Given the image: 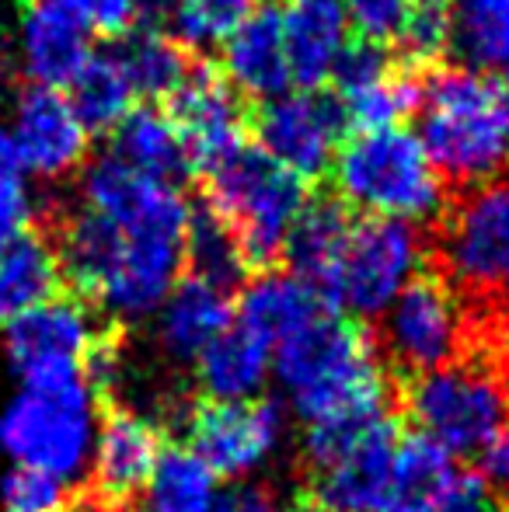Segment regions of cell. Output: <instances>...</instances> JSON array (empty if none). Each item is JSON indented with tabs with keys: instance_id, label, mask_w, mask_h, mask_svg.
Here are the masks:
<instances>
[{
	"instance_id": "cell-1",
	"label": "cell",
	"mask_w": 509,
	"mask_h": 512,
	"mask_svg": "<svg viewBox=\"0 0 509 512\" xmlns=\"http://www.w3.org/2000/svg\"><path fill=\"white\" fill-rule=\"evenodd\" d=\"M189 220L192 203L175 182L102 157L84 168L77 206L53 237L63 279L116 321L150 317L185 269Z\"/></svg>"
},
{
	"instance_id": "cell-2",
	"label": "cell",
	"mask_w": 509,
	"mask_h": 512,
	"mask_svg": "<svg viewBox=\"0 0 509 512\" xmlns=\"http://www.w3.org/2000/svg\"><path fill=\"white\" fill-rule=\"evenodd\" d=\"M272 373L304 425L391 411V373L356 317L325 307L272 349Z\"/></svg>"
},
{
	"instance_id": "cell-3",
	"label": "cell",
	"mask_w": 509,
	"mask_h": 512,
	"mask_svg": "<svg viewBox=\"0 0 509 512\" xmlns=\"http://www.w3.org/2000/svg\"><path fill=\"white\" fill-rule=\"evenodd\" d=\"M443 182L482 185L509 161V98L489 74L433 67L422 74L419 133Z\"/></svg>"
},
{
	"instance_id": "cell-4",
	"label": "cell",
	"mask_w": 509,
	"mask_h": 512,
	"mask_svg": "<svg viewBox=\"0 0 509 512\" xmlns=\"http://www.w3.org/2000/svg\"><path fill=\"white\" fill-rule=\"evenodd\" d=\"M339 203L363 216L433 223L447 213V182L433 168L422 140L405 126L353 133L332 164Z\"/></svg>"
},
{
	"instance_id": "cell-5",
	"label": "cell",
	"mask_w": 509,
	"mask_h": 512,
	"mask_svg": "<svg viewBox=\"0 0 509 512\" xmlns=\"http://www.w3.org/2000/svg\"><path fill=\"white\" fill-rule=\"evenodd\" d=\"M98 436V394L88 377L21 387L0 415V450L14 467L53 474L70 485L91 467Z\"/></svg>"
},
{
	"instance_id": "cell-6",
	"label": "cell",
	"mask_w": 509,
	"mask_h": 512,
	"mask_svg": "<svg viewBox=\"0 0 509 512\" xmlns=\"http://www.w3.org/2000/svg\"><path fill=\"white\" fill-rule=\"evenodd\" d=\"M206 178H210L206 206L234 230L248 269H272L283 258L297 216L311 203L307 182L279 168L252 143Z\"/></svg>"
},
{
	"instance_id": "cell-7",
	"label": "cell",
	"mask_w": 509,
	"mask_h": 512,
	"mask_svg": "<svg viewBox=\"0 0 509 512\" xmlns=\"http://www.w3.org/2000/svg\"><path fill=\"white\" fill-rule=\"evenodd\" d=\"M401 401L415 432L443 446L454 460L475 464L509 415V387L489 366L464 359L405 380Z\"/></svg>"
},
{
	"instance_id": "cell-8",
	"label": "cell",
	"mask_w": 509,
	"mask_h": 512,
	"mask_svg": "<svg viewBox=\"0 0 509 512\" xmlns=\"http://www.w3.org/2000/svg\"><path fill=\"white\" fill-rule=\"evenodd\" d=\"M440 265L457 297L509 304V178L471 185L447 206Z\"/></svg>"
},
{
	"instance_id": "cell-9",
	"label": "cell",
	"mask_w": 509,
	"mask_h": 512,
	"mask_svg": "<svg viewBox=\"0 0 509 512\" xmlns=\"http://www.w3.org/2000/svg\"><path fill=\"white\" fill-rule=\"evenodd\" d=\"M105 328L84 300L53 297L4 328V349L21 387L67 384L88 377L95 352L105 345Z\"/></svg>"
},
{
	"instance_id": "cell-10",
	"label": "cell",
	"mask_w": 509,
	"mask_h": 512,
	"mask_svg": "<svg viewBox=\"0 0 509 512\" xmlns=\"http://www.w3.org/2000/svg\"><path fill=\"white\" fill-rule=\"evenodd\" d=\"M464 345L457 290L436 272H419L381 314L377 349L405 380L454 363Z\"/></svg>"
},
{
	"instance_id": "cell-11",
	"label": "cell",
	"mask_w": 509,
	"mask_h": 512,
	"mask_svg": "<svg viewBox=\"0 0 509 512\" xmlns=\"http://www.w3.org/2000/svg\"><path fill=\"white\" fill-rule=\"evenodd\" d=\"M422 262H426V241L419 227L363 216L349 234L339 283H335V307L356 321L381 317L394 304V297L422 272Z\"/></svg>"
},
{
	"instance_id": "cell-12",
	"label": "cell",
	"mask_w": 509,
	"mask_h": 512,
	"mask_svg": "<svg viewBox=\"0 0 509 512\" xmlns=\"http://www.w3.org/2000/svg\"><path fill=\"white\" fill-rule=\"evenodd\" d=\"M185 446L213 467L217 478L245 481L262 471L286 436V408L272 398L210 401L199 398L182 411Z\"/></svg>"
},
{
	"instance_id": "cell-13",
	"label": "cell",
	"mask_w": 509,
	"mask_h": 512,
	"mask_svg": "<svg viewBox=\"0 0 509 512\" xmlns=\"http://www.w3.org/2000/svg\"><path fill=\"white\" fill-rule=\"evenodd\" d=\"M342 119L335 98L321 91H286L258 108L252 119L255 147L269 154L279 168L293 171L300 182L328 175L342 150Z\"/></svg>"
},
{
	"instance_id": "cell-14",
	"label": "cell",
	"mask_w": 509,
	"mask_h": 512,
	"mask_svg": "<svg viewBox=\"0 0 509 512\" xmlns=\"http://www.w3.org/2000/svg\"><path fill=\"white\" fill-rule=\"evenodd\" d=\"M14 154L28 178L60 182L84 168L91 150V129L70 105L63 88H39L25 84L14 95L11 119H7Z\"/></svg>"
},
{
	"instance_id": "cell-15",
	"label": "cell",
	"mask_w": 509,
	"mask_h": 512,
	"mask_svg": "<svg viewBox=\"0 0 509 512\" xmlns=\"http://www.w3.org/2000/svg\"><path fill=\"white\" fill-rule=\"evenodd\" d=\"M332 84L335 105L346 119V129L353 133L401 126L408 115L419 112L422 74L374 42H353Z\"/></svg>"
},
{
	"instance_id": "cell-16",
	"label": "cell",
	"mask_w": 509,
	"mask_h": 512,
	"mask_svg": "<svg viewBox=\"0 0 509 512\" xmlns=\"http://www.w3.org/2000/svg\"><path fill=\"white\" fill-rule=\"evenodd\" d=\"M168 115L182 136L185 157L192 171H217L231 161L252 136V115L245 98L217 74V70L196 67L192 77L168 98Z\"/></svg>"
},
{
	"instance_id": "cell-17",
	"label": "cell",
	"mask_w": 509,
	"mask_h": 512,
	"mask_svg": "<svg viewBox=\"0 0 509 512\" xmlns=\"http://www.w3.org/2000/svg\"><path fill=\"white\" fill-rule=\"evenodd\" d=\"M164 453V436L157 418L126 405H105L91 450V481L95 502L109 509H126L143 495L157 460Z\"/></svg>"
},
{
	"instance_id": "cell-18",
	"label": "cell",
	"mask_w": 509,
	"mask_h": 512,
	"mask_svg": "<svg viewBox=\"0 0 509 512\" xmlns=\"http://www.w3.org/2000/svg\"><path fill=\"white\" fill-rule=\"evenodd\" d=\"M11 60L28 84L67 88L91 60V35L56 0H25L14 21Z\"/></svg>"
},
{
	"instance_id": "cell-19",
	"label": "cell",
	"mask_w": 509,
	"mask_h": 512,
	"mask_svg": "<svg viewBox=\"0 0 509 512\" xmlns=\"http://www.w3.org/2000/svg\"><path fill=\"white\" fill-rule=\"evenodd\" d=\"M220 77L245 102L265 105L293 91L279 4H262L252 18H245L227 35L224 46H220Z\"/></svg>"
},
{
	"instance_id": "cell-20",
	"label": "cell",
	"mask_w": 509,
	"mask_h": 512,
	"mask_svg": "<svg viewBox=\"0 0 509 512\" xmlns=\"http://www.w3.org/2000/svg\"><path fill=\"white\" fill-rule=\"evenodd\" d=\"M398 439V415H387L353 450H346L339 460L314 471L311 488L304 495L328 512H377L387 474H391L394 450H398Z\"/></svg>"
},
{
	"instance_id": "cell-21",
	"label": "cell",
	"mask_w": 509,
	"mask_h": 512,
	"mask_svg": "<svg viewBox=\"0 0 509 512\" xmlns=\"http://www.w3.org/2000/svg\"><path fill=\"white\" fill-rule=\"evenodd\" d=\"M283 42L290 56L293 88L321 91L332 84L349 42V18L339 0H286L283 7Z\"/></svg>"
},
{
	"instance_id": "cell-22",
	"label": "cell",
	"mask_w": 509,
	"mask_h": 512,
	"mask_svg": "<svg viewBox=\"0 0 509 512\" xmlns=\"http://www.w3.org/2000/svg\"><path fill=\"white\" fill-rule=\"evenodd\" d=\"M353 209L339 199H311L297 216L290 237H286V272L304 279L314 293L335 307V283H339L342 258L353 234Z\"/></svg>"
},
{
	"instance_id": "cell-23",
	"label": "cell",
	"mask_w": 509,
	"mask_h": 512,
	"mask_svg": "<svg viewBox=\"0 0 509 512\" xmlns=\"http://www.w3.org/2000/svg\"><path fill=\"white\" fill-rule=\"evenodd\" d=\"M157 317V345L175 363H196L206 345L217 342L234 324L231 293L203 283V279H178L175 290L154 310Z\"/></svg>"
},
{
	"instance_id": "cell-24",
	"label": "cell",
	"mask_w": 509,
	"mask_h": 512,
	"mask_svg": "<svg viewBox=\"0 0 509 512\" xmlns=\"http://www.w3.org/2000/svg\"><path fill=\"white\" fill-rule=\"evenodd\" d=\"M325 307L332 304L293 272L258 269V276L245 279V286H241V297L234 304V321L276 349L286 335H293L300 324L311 321Z\"/></svg>"
},
{
	"instance_id": "cell-25",
	"label": "cell",
	"mask_w": 509,
	"mask_h": 512,
	"mask_svg": "<svg viewBox=\"0 0 509 512\" xmlns=\"http://www.w3.org/2000/svg\"><path fill=\"white\" fill-rule=\"evenodd\" d=\"M457 460L422 432H401L377 512H436L457 481Z\"/></svg>"
},
{
	"instance_id": "cell-26",
	"label": "cell",
	"mask_w": 509,
	"mask_h": 512,
	"mask_svg": "<svg viewBox=\"0 0 509 512\" xmlns=\"http://www.w3.org/2000/svg\"><path fill=\"white\" fill-rule=\"evenodd\" d=\"M63 265L53 237L28 227L21 237L0 248V331L21 314L60 297Z\"/></svg>"
},
{
	"instance_id": "cell-27",
	"label": "cell",
	"mask_w": 509,
	"mask_h": 512,
	"mask_svg": "<svg viewBox=\"0 0 509 512\" xmlns=\"http://www.w3.org/2000/svg\"><path fill=\"white\" fill-rule=\"evenodd\" d=\"M196 387L210 401H252L272 373V345L238 321L196 359Z\"/></svg>"
},
{
	"instance_id": "cell-28",
	"label": "cell",
	"mask_w": 509,
	"mask_h": 512,
	"mask_svg": "<svg viewBox=\"0 0 509 512\" xmlns=\"http://www.w3.org/2000/svg\"><path fill=\"white\" fill-rule=\"evenodd\" d=\"M112 157L140 175L175 182L189 175V157H185L182 136L171 122L168 108L136 105L133 112L112 129Z\"/></svg>"
},
{
	"instance_id": "cell-29",
	"label": "cell",
	"mask_w": 509,
	"mask_h": 512,
	"mask_svg": "<svg viewBox=\"0 0 509 512\" xmlns=\"http://www.w3.org/2000/svg\"><path fill=\"white\" fill-rule=\"evenodd\" d=\"M116 53L140 98H164L168 102L196 70L189 49L157 25H143L129 32L123 49H116Z\"/></svg>"
},
{
	"instance_id": "cell-30",
	"label": "cell",
	"mask_w": 509,
	"mask_h": 512,
	"mask_svg": "<svg viewBox=\"0 0 509 512\" xmlns=\"http://www.w3.org/2000/svg\"><path fill=\"white\" fill-rule=\"evenodd\" d=\"M63 91L91 133H112L140 98L119 53H91V60L77 70V77Z\"/></svg>"
},
{
	"instance_id": "cell-31",
	"label": "cell",
	"mask_w": 509,
	"mask_h": 512,
	"mask_svg": "<svg viewBox=\"0 0 509 512\" xmlns=\"http://www.w3.org/2000/svg\"><path fill=\"white\" fill-rule=\"evenodd\" d=\"M143 495L150 512H213L220 499V478L189 446H164Z\"/></svg>"
},
{
	"instance_id": "cell-32",
	"label": "cell",
	"mask_w": 509,
	"mask_h": 512,
	"mask_svg": "<svg viewBox=\"0 0 509 512\" xmlns=\"http://www.w3.org/2000/svg\"><path fill=\"white\" fill-rule=\"evenodd\" d=\"M185 269L192 279H203L224 293L241 290L252 272L234 230L206 203L192 206L189 234H185Z\"/></svg>"
},
{
	"instance_id": "cell-33",
	"label": "cell",
	"mask_w": 509,
	"mask_h": 512,
	"mask_svg": "<svg viewBox=\"0 0 509 512\" xmlns=\"http://www.w3.org/2000/svg\"><path fill=\"white\" fill-rule=\"evenodd\" d=\"M265 0H157L154 18L185 49H220L224 39Z\"/></svg>"
},
{
	"instance_id": "cell-34",
	"label": "cell",
	"mask_w": 509,
	"mask_h": 512,
	"mask_svg": "<svg viewBox=\"0 0 509 512\" xmlns=\"http://www.w3.org/2000/svg\"><path fill=\"white\" fill-rule=\"evenodd\" d=\"M454 49L471 70H509V0H454Z\"/></svg>"
},
{
	"instance_id": "cell-35",
	"label": "cell",
	"mask_w": 509,
	"mask_h": 512,
	"mask_svg": "<svg viewBox=\"0 0 509 512\" xmlns=\"http://www.w3.org/2000/svg\"><path fill=\"white\" fill-rule=\"evenodd\" d=\"M394 42L408 67L433 70L454 49V0H412Z\"/></svg>"
},
{
	"instance_id": "cell-36",
	"label": "cell",
	"mask_w": 509,
	"mask_h": 512,
	"mask_svg": "<svg viewBox=\"0 0 509 512\" xmlns=\"http://www.w3.org/2000/svg\"><path fill=\"white\" fill-rule=\"evenodd\" d=\"M67 14H74L88 35L105 39H126L129 32L150 25L157 0H56Z\"/></svg>"
},
{
	"instance_id": "cell-37",
	"label": "cell",
	"mask_w": 509,
	"mask_h": 512,
	"mask_svg": "<svg viewBox=\"0 0 509 512\" xmlns=\"http://www.w3.org/2000/svg\"><path fill=\"white\" fill-rule=\"evenodd\" d=\"M25 178L7 122H0V248L32 227V196Z\"/></svg>"
},
{
	"instance_id": "cell-38",
	"label": "cell",
	"mask_w": 509,
	"mask_h": 512,
	"mask_svg": "<svg viewBox=\"0 0 509 512\" xmlns=\"http://www.w3.org/2000/svg\"><path fill=\"white\" fill-rule=\"evenodd\" d=\"M0 499L7 512H63L70 506L67 485L32 467H14L0 485Z\"/></svg>"
},
{
	"instance_id": "cell-39",
	"label": "cell",
	"mask_w": 509,
	"mask_h": 512,
	"mask_svg": "<svg viewBox=\"0 0 509 512\" xmlns=\"http://www.w3.org/2000/svg\"><path fill=\"white\" fill-rule=\"evenodd\" d=\"M349 18V28L360 35V42H394L405 25V14L412 0H339Z\"/></svg>"
},
{
	"instance_id": "cell-40",
	"label": "cell",
	"mask_w": 509,
	"mask_h": 512,
	"mask_svg": "<svg viewBox=\"0 0 509 512\" xmlns=\"http://www.w3.org/2000/svg\"><path fill=\"white\" fill-rule=\"evenodd\" d=\"M436 512H506V502L478 471H461Z\"/></svg>"
},
{
	"instance_id": "cell-41",
	"label": "cell",
	"mask_w": 509,
	"mask_h": 512,
	"mask_svg": "<svg viewBox=\"0 0 509 512\" xmlns=\"http://www.w3.org/2000/svg\"><path fill=\"white\" fill-rule=\"evenodd\" d=\"M213 512H286L279 495L269 485H258V481H238L234 488H227L217 499Z\"/></svg>"
},
{
	"instance_id": "cell-42",
	"label": "cell",
	"mask_w": 509,
	"mask_h": 512,
	"mask_svg": "<svg viewBox=\"0 0 509 512\" xmlns=\"http://www.w3.org/2000/svg\"><path fill=\"white\" fill-rule=\"evenodd\" d=\"M478 474H482L499 495L509 492V415H506L503 429L492 436V443L485 446V453L478 457Z\"/></svg>"
},
{
	"instance_id": "cell-43",
	"label": "cell",
	"mask_w": 509,
	"mask_h": 512,
	"mask_svg": "<svg viewBox=\"0 0 509 512\" xmlns=\"http://www.w3.org/2000/svg\"><path fill=\"white\" fill-rule=\"evenodd\" d=\"M286 512H328V509H321L318 502H311V499H307V495H300V499L293 502V506L286 509Z\"/></svg>"
},
{
	"instance_id": "cell-44",
	"label": "cell",
	"mask_w": 509,
	"mask_h": 512,
	"mask_svg": "<svg viewBox=\"0 0 509 512\" xmlns=\"http://www.w3.org/2000/svg\"><path fill=\"white\" fill-rule=\"evenodd\" d=\"M0 32H4V0H0ZM4 49V46H0Z\"/></svg>"
},
{
	"instance_id": "cell-45",
	"label": "cell",
	"mask_w": 509,
	"mask_h": 512,
	"mask_svg": "<svg viewBox=\"0 0 509 512\" xmlns=\"http://www.w3.org/2000/svg\"><path fill=\"white\" fill-rule=\"evenodd\" d=\"M503 74H506V95H509V70H503Z\"/></svg>"
}]
</instances>
